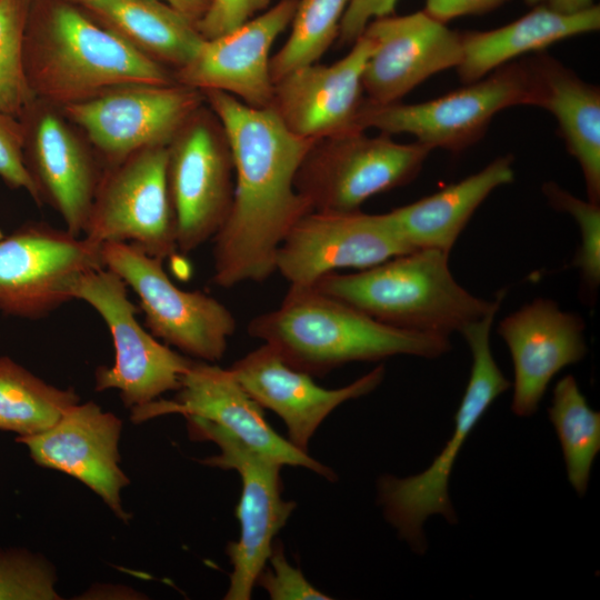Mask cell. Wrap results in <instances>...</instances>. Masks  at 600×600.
Listing matches in <instances>:
<instances>
[{
	"label": "cell",
	"instance_id": "obj_1",
	"mask_svg": "<svg viewBox=\"0 0 600 600\" xmlns=\"http://www.w3.org/2000/svg\"><path fill=\"white\" fill-rule=\"evenodd\" d=\"M203 94L224 127L234 163L232 206L213 237L212 279L222 288L263 282L276 272L287 233L313 211L294 178L316 141L291 133L270 107L251 108L223 91Z\"/></svg>",
	"mask_w": 600,
	"mask_h": 600
},
{
	"label": "cell",
	"instance_id": "obj_2",
	"mask_svg": "<svg viewBox=\"0 0 600 600\" xmlns=\"http://www.w3.org/2000/svg\"><path fill=\"white\" fill-rule=\"evenodd\" d=\"M23 61L34 98L57 108L118 87L176 82L171 69L139 53L70 0H30Z\"/></svg>",
	"mask_w": 600,
	"mask_h": 600
},
{
	"label": "cell",
	"instance_id": "obj_3",
	"mask_svg": "<svg viewBox=\"0 0 600 600\" xmlns=\"http://www.w3.org/2000/svg\"><path fill=\"white\" fill-rule=\"evenodd\" d=\"M247 330L310 376L400 354L433 359L451 349L447 336L382 323L311 286H290L280 306L252 318Z\"/></svg>",
	"mask_w": 600,
	"mask_h": 600
},
{
	"label": "cell",
	"instance_id": "obj_4",
	"mask_svg": "<svg viewBox=\"0 0 600 600\" xmlns=\"http://www.w3.org/2000/svg\"><path fill=\"white\" fill-rule=\"evenodd\" d=\"M311 287L400 329L449 337L494 304L460 286L449 253L417 249L356 273H328Z\"/></svg>",
	"mask_w": 600,
	"mask_h": 600
},
{
	"label": "cell",
	"instance_id": "obj_5",
	"mask_svg": "<svg viewBox=\"0 0 600 600\" xmlns=\"http://www.w3.org/2000/svg\"><path fill=\"white\" fill-rule=\"evenodd\" d=\"M496 314L497 310L491 309L459 331L468 343L472 364L454 417L453 432L446 446L424 471L406 478L383 474L377 482V500L386 520L417 553L427 550L422 527L430 516L440 514L450 524L457 523L448 492L454 462L487 409L511 387L491 351L490 330Z\"/></svg>",
	"mask_w": 600,
	"mask_h": 600
},
{
	"label": "cell",
	"instance_id": "obj_6",
	"mask_svg": "<svg viewBox=\"0 0 600 600\" xmlns=\"http://www.w3.org/2000/svg\"><path fill=\"white\" fill-rule=\"evenodd\" d=\"M184 418L192 440L211 441L219 448L218 454L201 463L234 470L241 478V497L236 508L240 536L226 547L232 570L223 599L249 600L276 536L296 509V503L282 496L283 466L210 421L193 416Z\"/></svg>",
	"mask_w": 600,
	"mask_h": 600
},
{
	"label": "cell",
	"instance_id": "obj_7",
	"mask_svg": "<svg viewBox=\"0 0 600 600\" xmlns=\"http://www.w3.org/2000/svg\"><path fill=\"white\" fill-rule=\"evenodd\" d=\"M530 101V72L522 59L428 101L376 104L364 98L357 123L389 136L408 133L431 150L458 153L483 136L496 114Z\"/></svg>",
	"mask_w": 600,
	"mask_h": 600
},
{
	"label": "cell",
	"instance_id": "obj_8",
	"mask_svg": "<svg viewBox=\"0 0 600 600\" xmlns=\"http://www.w3.org/2000/svg\"><path fill=\"white\" fill-rule=\"evenodd\" d=\"M431 151L417 141L400 143L366 130L321 139L299 166L294 187L312 210H360L371 197L414 180Z\"/></svg>",
	"mask_w": 600,
	"mask_h": 600
},
{
	"label": "cell",
	"instance_id": "obj_9",
	"mask_svg": "<svg viewBox=\"0 0 600 600\" xmlns=\"http://www.w3.org/2000/svg\"><path fill=\"white\" fill-rule=\"evenodd\" d=\"M124 281L107 268L89 271L71 294L90 304L102 318L114 347V363L96 370V390L113 389L127 408H143L168 391H177L196 359L159 342L137 320V307Z\"/></svg>",
	"mask_w": 600,
	"mask_h": 600
},
{
	"label": "cell",
	"instance_id": "obj_10",
	"mask_svg": "<svg viewBox=\"0 0 600 600\" xmlns=\"http://www.w3.org/2000/svg\"><path fill=\"white\" fill-rule=\"evenodd\" d=\"M104 267L119 276L139 298L150 333L184 356L217 362L224 356L237 322L219 300L177 287L163 260L126 242L101 247Z\"/></svg>",
	"mask_w": 600,
	"mask_h": 600
},
{
	"label": "cell",
	"instance_id": "obj_11",
	"mask_svg": "<svg viewBox=\"0 0 600 600\" xmlns=\"http://www.w3.org/2000/svg\"><path fill=\"white\" fill-rule=\"evenodd\" d=\"M167 149L178 251L189 253L213 239L229 216L234 192L232 150L222 122L206 102Z\"/></svg>",
	"mask_w": 600,
	"mask_h": 600
},
{
	"label": "cell",
	"instance_id": "obj_12",
	"mask_svg": "<svg viewBox=\"0 0 600 600\" xmlns=\"http://www.w3.org/2000/svg\"><path fill=\"white\" fill-rule=\"evenodd\" d=\"M167 162V147H152L104 167L83 236L99 244L130 243L163 261L174 256L177 221Z\"/></svg>",
	"mask_w": 600,
	"mask_h": 600
},
{
	"label": "cell",
	"instance_id": "obj_13",
	"mask_svg": "<svg viewBox=\"0 0 600 600\" xmlns=\"http://www.w3.org/2000/svg\"><path fill=\"white\" fill-rule=\"evenodd\" d=\"M102 244L46 222H27L0 238V313L42 319L73 300L84 273L106 268Z\"/></svg>",
	"mask_w": 600,
	"mask_h": 600
},
{
	"label": "cell",
	"instance_id": "obj_14",
	"mask_svg": "<svg viewBox=\"0 0 600 600\" xmlns=\"http://www.w3.org/2000/svg\"><path fill=\"white\" fill-rule=\"evenodd\" d=\"M204 102L202 91L174 82L118 87L60 109L110 167L142 149L168 147Z\"/></svg>",
	"mask_w": 600,
	"mask_h": 600
},
{
	"label": "cell",
	"instance_id": "obj_15",
	"mask_svg": "<svg viewBox=\"0 0 600 600\" xmlns=\"http://www.w3.org/2000/svg\"><path fill=\"white\" fill-rule=\"evenodd\" d=\"M410 251L387 213L313 210L280 243L276 272L290 286L310 287L339 269L362 270Z\"/></svg>",
	"mask_w": 600,
	"mask_h": 600
},
{
	"label": "cell",
	"instance_id": "obj_16",
	"mask_svg": "<svg viewBox=\"0 0 600 600\" xmlns=\"http://www.w3.org/2000/svg\"><path fill=\"white\" fill-rule=\"evenodd\" d=\"M26 166L64 229L83 236L104 166L60 108L34 99L19 118Z\"/></svg>",
	"mask_w": 600,
	"mask_h": 600
},
{
	"label": "cell",
	"instance_id": "obj_17",
	"mask_svg": "<svg viewBox=\"0 0 600 600\" xmlns=\"http://www.w3.org/2000/svg\"><path fill=\"white\" fill-rule=\"evenodd\" d=\"M181 413L210 421L282 466L301 467L334 481L332 469L277 433L263 408L244 390L231 370L194 360L181 379L173 400H156L132 411L140 422L160 414Z\"/></svg>",
	"mask_w": 600,
	"mask_h": 600
},
{
	"label": "cell",
	"instance_id": "obj_18",
	"mask_svg": "<svg viewBox=\"0 0 600 600\" xmlns=\"http://www.w3.org/2000/svg\"><path fill=\"white\" fill-rule=\"evenodd\" d=\"M374 44L363 74L366 100L401 101L430 77L459 66L461 32L449 29L424 10L372 20L363 30Z\"/></svg>",
	"mask_w": 600,
	"mask_h": 600
},
{
	"label": "cell",
	"instance_id": "obj_19",
	"mask_svg": "<svg viewBox=\"0 0 600 600\" xmlns=\"http://www.w3.org/2000/svg\"><path fill=\"white\" fill-rule=\"evenodd\" d=\"M122 421L97 403L78 402L48 430L16 438L39 466L64 472L96 492L120 520L124 511L121 491L130 483L120 468Z\"/></svg>",
	"mask_w": 600,
	"mask_h": 600
},
{
	"label": "cell",
	"instance_id": "obj_20",
	"mask_svg": "<svg viewBox=\"0 0 600 600\" xmlns=\"http://www.w3.org/2000/svg\"><path fill=\"white\" fill-rule=\"evenodd\" d=\"M373 49L361 34L337 62L291 71L273 83L270 108L291 133L308 140L362 130L357 123L366 98L362 74Z\"/></svg>",
	"mask_w": 600,
	"mask_h": 600
},
{
	"label": "cell",
	"instance_id": "obj_21",
	"mask_svg": "<svg viewBox=\"0 0 600 600\" xmlns=\"http://www.w3.org/2000/svg\"><path fill=\"white\" fill-rule=\"evenodd\" d=\"M298 1L279 0L233 31L204 40L194 57L173 71L174 81L202 92H227L251 108H269L270 51L290 26Z\"/></svg>",
	"mask_w": 600,
	"mask_h": 600
},
{
	"label": "cell",
	"instance_id": "obj_22",
	"mask_svg": "<svg viewBox=\"0 0 600 600\" xmlns=\"http://www.w3.org/2000/svg\"><path fill=\"white\" fill-rule=\"evenodd\" d=\"M244 390L263 408L284 423L288 440L308 452L310 440L320 424L340 404L363 397L383 381V364L337 388L318 386L310 374L287 364L268 344L238 359L229 368Z\"/></svg>",
	"mask_w": 600,
	"mask_h": 600
},
{
	"label": "cell",
	"instance_id": "obj_23",
	"mask_svg": "<svg viewBox=\"0 0 600 600\" xmlns=\"http://www.w3.org/2000/svg\"><path fill=\"white\" fill-rule=\"evenodd\" d=\"M582 318L560 309L552 299L538 298L499 322L498 333L513 363L511 410L530 417L552 378L587 354Z\"/></svg>",
	"mask_w": 600,
	"mask_h": 600
},
{
	"label": "cell",
	"instance_id": "obj_24",
	"mask_svg": "<svg viewBox=\"0 0 600 600\" xmlns=\"http://www.w3.org/2000/svg\"><path fill=\"white\" fill-rule=\"evenodd\" d=\"M530 106L550 112L568 152L579 163L588 200L600 202V90L556 58L538 52L527 59Z\"/></svg>",
	"mask_w": 600,
	"mask_h": 600
},
{
	"label": "cell",
	"instance_id": "obj_25",
	"mask_svg": "<svg viewBox=\"0 0 600 600\" xmlns=\"http://www.w3.org/2000/svg\"><path fill=\"white\" fill-rule=\"evenodd\" d=\"M513 162L511 154L497 157L480 171L387 216L412 250L436 249L450 254L481 203L496 189L514 180Z\"/></svg>",
	"mask_w": 600,
	"mask_h": 600
},
{
	"label": "cell",
	"instance_id": "obj_26",
	"mask_svg": "<svg viewBox=\"0 0 600 600\" xmlns=\"http://www.w3.org/2000/svg\"><path fill=\"white\" fill-rule=\"evenodd\" d=\"M600 29V7L562 13L546 6L497 29L461 32V61L457 67L467 84L528 53L542 52L549 46Z\"/></svg>",
	"mask_w": 600,
	"mask_h": 600
},
{
	"label": "cell",
	"instance_id": "obj_27",
	"mask_svg": "<svg viewBox=\"0 0 600 600\" xmlns=\"http://www.w3.org/2000/svg\"><path fill=\"white\" fill-rule=\"evenodd\" d=\"M146 58L172 71L204 41L196 23L163 0H70Z\"/></svg>",
	"mask_w": 600,
	"mask_h": 600
},
{
	"label": "cell",
	"instance_id": "obj_28",
	"mask_svg": "<svg viewBox=\"0 0 600 600\" xmlns=\"http://www.w3.org/2000/svg\"><path fill=\"white\" fill-rule=\"evenodd\" d=\"M79 401L73 389L51 386L11 358L0 356V430L20 437L43 432Z\"/></svg>",
	"mask_w": 600,
	"mask_h": 600
},
{
	"label": "cell",
	"instance_id": "obj_29",
	"mask_svg": "<svg viewBox=\"0 0 600 600\" xmlns=\"http://www.w3.org/2000/svg\"><path fill=\"white\" fill-rule=\"evenodd\" d=\"M548 413L561 444L568 480L583 496L600 450V412L588 406L576 379L568 374L556 383Z\"/></svg>",
	"mask_w": 600,
	"mask_h": 600
},
{
	"label": "cell",
	"instance_id": "obj_30",
	"mask_svg": "<svg viewBox=\"0 0 600 600\" xmlns=\"http://www.w3.org/2000/svg\"><path fill=\"white\" fill-rule=\"evenodd\" d=\"M350 0H299L290 34L270 59L272 82L291 71L317 63L337 41Z\"/></svg>",
	"mask_w": 600,
	"mask_h": 600
},
{
	"label": "cell",
	"instance_id": "obj_31",
	"mask_svg": "<svg viewBox=\"0 0 600 600\" xmlns=\"http://www.w3.org/2000/svg\"><path fill=\"white\" fill-rule=\"evenodd\" d=\"M29 4L30 0L0 1V111L17 119L36 99L23 61Z\"/></svg>",
	"mask_w": 600,
	"mask_h": 600
},
{
	"label": "cell",
	"instance_id": "obj_32",
	"mask_svg": "<svg viewBox=\"0 0 600 600\" xmlns=\"http://www.w3.org/2000/svg\"><path fill=\"white\" fill-rule=\"evenodd\" d=\"M542 193L557 211L570 214L579 227L581 241L572 266L578 268L588 290H597L600 283V207L582 200L553 181L542 184Z\"/></svg>",
	"mask_w": 600,
	"mask_h": 600
},
{
	"label": "cell",
	"instance_id": "obj_33",
	"mask_svg": "<svg viewBox=\"0 0 600 600\" xmlns=\"http://www.w3.org/2000/svg\"><path fill=\"white\" fill-rule=\"evenodd\" d=\"M54 570L27 550H0V600H56Z\"/></svg>",
	"mask_w": 600,
	"mask_h": 600
},
{
	"label": "cell",
	"instance_id": "obj_34",
	"mask_svg": "<svg viewBox=\"0 0 600 600\" xmlns=\"http://www.w3.org/2000/svg\"><path fill=\"white\" fill-rule=\"evenodd\" d=\"M256 586L261 587L272 600H329L331 597L316 588L292 566L280 541L274 540L264 569Z\"/></svg>",
	"mask_w": 600,
	"mask_h": 600
},
{
	"label": "cell",
	"instance_id": "obj_35",
	"mask_svg": "<svg viewBox=\"0 0 600 600\" xmlns=\"http://www.w3.org/2000/svg\"><path fill=\"white\" fill-rule=\"evenodd\" d=\"M23 141L20 120L0 111V179L11 189L24 190L42 206L39 189L24 162Z\"/></svg>",
	"mask_w": 600,
	"mask_h": 600
},
{
	"label": "cell",
	"instance_id": "obj_36",
	"mask_svg": "<svg viewBox=\"0 0 600 600\" xmlns=\"http://www.w3.org/2000/svg\"><path fill=\"white\" fill-rule=\"evenodd\" d=\"M273 0H211L196 27L204 40L239 28L271 7Z\"/></svg>",
	"mask_w": 600,
	"mask_h": 600
},
{
	"label": "cell",
	"instance_id": "obj_37",
	"mask_svg": "<svg viewBox=\"0 0 600 600\" xmlns=\"http://www.w3.org/2000/svg\"><path fill=\"white\" fill-rule=\"evenodd\" d=\"M399 0H350L341 19L339 47L352 46L374 19L394 14Z\"/></svg>",
	"mask_w": 600,
	"mask_h": 600
},
{
	"label": "cell",
	"instance_id": "obj_38",
	"mask_svg": "<svg viewBox=\"0 0 600 600\" xmlns=\"http://www.w3.org/2000/svg\"><path fill=\"white\" fill-rule=\"evenodd\" d=\"M508 0H424V11L432 18L448 21L491 11Z\"/></svg>",
	"mask_w": 600,
	"mask_h": 600
},
{
	"label": "cell",
	"instance_id": "obj_39",
	"mask_svg": "<svg viewBox=\"0 0 600 600\" xmlns=\"http://www.w3.org/2000/svg\"><path fill=\"white\" fill-rule=\"evenodd\" d=\"M529 6H546L562 13H576L592 7L594 0H526Z\"/></svg>",
	"mask_w": 600,
	"mask_h": 600
},
{
	"label": "cell",
	"instance_id": "obj_40",
	"mask_svg": "<svg viewBox=\"0 0 600 600\" xmlns=\"http://www.w3.org/2000/svg\"><path fill=\"white\" fill-rule=\"evenodd\" d=\"M192 22L197 23L208 10L211 0H163Z\"/></svg>",
	"mask_w": 600,
	"mask_h": 600
},
{
	"label": "cell",
	"instance_id": "obj_41",
	"mask_svg": "<svg viewBox=\"0 0 600 600\" xmlns=\"http://www.w3.org/2000/svg\"><path fill=\"white\" fill-rule=\"evenodd\" d=\"M1 1V0H0Z\"/></svg>",
	"mask_w": 600,
	"mask_h": 600
}]
</instances>
